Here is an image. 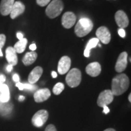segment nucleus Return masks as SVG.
<instances>
[{
  "instance_id": "obj_1",
  "label": "nucleus",
  "mask_w": 131,
  "mask_h": 131,
  "mask_svg": "<svg viewBox=\"0 0 131 131\" xmlns=\"http://www.w3.org/2000/svg\"><path fill=\"white\" fill-rule=\"evenodd\" d=\"M129 86L128 77L124 73L117 75L112 81V93L114 95L118 96L125 92Z\"/></svg>"
},
{
  "instance_id": "obj_2",
  "label": "nucleus",
  "mask_w": 131,
  "mask_h": 131,
  "mask_svg": "<svg viewBox=\"0 0 131 131\" xmlns=\"http://www.w3.org/2000/svg\"><path fill=\"white\" fill-rule=\"evenodd\" d=\"M94 27L91 19L88 18H81L75 25V33L78 37H83L89 34Z\"/></svg>"
},
{
  "instance_id": "obj_3",
  "label": "nucleus",
  "mask_w": 131,
  "mask_h": 131,
  "mask_svg": "<svg viewBox=\"0 0 131 131\" xmlns=\"http://www.w3.org/2000/svg\"><path fill=\"white\" fill-rule=\"evenodd\" d=\"M64 9V4L61 0H52L46 9V14L50 18L53 19L61 14Z\"/></svg>"
},
{
  "instance_id": "obj_4",
  "label": "nucleus",
  "mask_w": 131,
  "mask_h": 131,
  "mask_svg": "<svg viewBox=\"0 0 131 131\" xmlns=\"http://www.w3.org/2000/svg\"><path fill=\"white\" fill-rule=\"evenodd\" d=\"M81 81V71L77 68H73L69 72L66 77V81L70 88H76L79 86Z\"/></svg>"
},
{
  "instance_id": "obj_5",
  "label": "nucleus",
  "mask_w": 131,
  "mask_h": 131,
  "mask_svg": "<svg viewBox=\"0 0 131 131\" xmlns=\"http://www.w3.org/2000/svg\"><path fill=\"white\" fill-rule=\"evenodd\" d=\"M49 114L46 110H40L33 116L32 119V124L35 127H41L47 122Z\"/></svg>"
},
{
  "instance_id": "obj_6",
  "label": "nucleus",
  "mask_w": 131,
  "mask_h": 131,
  "mask_svg": "<svg viewBox=\"0 0 131 131\" xmlns=\"http://www.w3.org/2000/svg\"><path fill=\"white\" fill-rule=\"evenodd\" d=\"M114 100V95L111 90H105L101 92L98 96L97 104L100 107H103L111 104Z\"/></svg>"
},
{
  "instance_id": "obj_7",
  "label": "nucleus",
  "mask_w": 131,
  "mask_h": 131,
  "mask_svg": "<svg viewBox=\"0 0 131 131\" xmlns=\"http://www.w3.org/2000/svg\"><path fill=\"white\" fill-rule=\"evenodd\" d=\"M96 36L99 41L100 40L104 45H107L111 41V33L109 29L104 26H101L96 30Z\"/></svg>"
},
{
  "instance_id": "obj_8",
  "label": "nucleus",
  "mask_w": 131,
  "mask_h": 131,
  "mask_svg": "<svg viewBox=\"0 0 131 131\" xmlns=\"http://www.w3.org/2000/svg\"><path fill=\"white\" fill-rule=\"evenodd\" d=\"M76 20V16L73 12H67L64 13L62 16V25L66 29H70L74 26Z\"/></svg>"
},
{
  "instance_id": "obj_9",
  "label": "nucleus",
  "mask_w": 131,
  "mask_h": 131,
  "mask_svg": "<svg viewBox=\"0 0 131 131\" xmlns=\"http://www.w3.org/2000/svg\"><path fill=\"white\" fill-rule=\"evenodd\" d=\"M115 19L116 23L121 29L127 27L129 25V18L126 13L123 10H118L115 15Z\"/></svg>"
},
{
  "instance_id": "obj_10",
  "label": "nucleus",
  "mask_w": 131,
  "mask_h": 131,
  "mask_svg": "<svg viewBox=\"0 0 131 131\" xmlns=\"http://www.w3.org/2000/svg\"><path fill=\"white\" fill-rule=\"evenodd\" d=\"M127 57L128 55L126 52H123L119 54L115 67V70L117 72H122L126 69L127 65Z\"/></svg>"
},
{
  "instance_id": "obj_11",
  "label": "nucleus",
  "mask_w": 131,
  "mask_h": 131,
  "mask_svg": "<svg viewBox=\"0 0 131 131\" xmlns=\"http://www.w3.org/2000/svg\"><path fill=\"white\" fill-rule=\"evenodd\" d=\"M71 66V60L68 56L61 57L58 64V72L60 74L64 75L69 70Z\"/></svg>"
},
{
  "instance_id": "obj_12",
  "label": "nucleus",
  "mask_w": 131,
  "mask_h": 131,
  "mask_svg": "<svg viewBox=\"0 0 131 131\" xmlns=\"http://www.w3.org/2000/svg\"><path fill=\"white\" fill-rule=\"evenodd\" d=\"M25 6L21 1H16L13 5L11 12L10 13V18L12 19H15L16 17L23 14L25 11Z\"/></svg>"
},
{
  "instance_id": "obj_13",
  "label": "nucleus",
  "mask_w": 131,
  "mask_h": 131,
  "mask_svg": "<svg viewBox=\"0 0 131 131\" xmlns=\"http://www.w3.org/2000/svg\"><path fill=\"white\" fill-rule=\"evenodd\" d=\"M101 71V65L98 62H94L88 64L86 68V72L92 77H96L100 74Z\"/></svg>"
},
{
  "instance_id": "obj_14",
  "label": "nucleus",
  "mask_w": 131,
  "mask_h": 131,
  "mask_svg": "<svg viewBox=\"0 0 131 131\" xmlns=\"http://www.w3.org/2000/svg\"><path fill=\"white\" fill-rule=\"evenodd\" d=\"M50 91L49 89H41L37 91L34 94V97L35 102L41 103L47 100L50 96Z\"/></svg>"
},
{
  "instance_id": "obj_15",
  "label": "nucleus",
  "mask_w": 131,
  "mask_h": 131,
  "mask_svg": "<svg viewBox=\"0 0 131 131\" xmlns=\"http://www.w3.org/2000/svg\"><path fill=\"white\" fill-rule=\"evenodd\" d=\"M6 58L9 64L12 66H16L18 63V57L16 52L13 47H8L6 50Z\"/></svg>"
},
{
  "instance_id": "obj_16",
  "label": "nucleus",
  "mask_w": 131,
  "mask_h": 131,
  "mask_svg": "<svg viewBox=\"0 0 131 131\" xmlns=\"http://www.w3.org/2000/svg\"><path fill=\"white\" fill-rule=\"evenodd\" d=\"M15 0H1L0 3V13L3 16L10 14Z\"/></svg>"
},
{
  "instance_id": "obj_17",
  "label": "nucleus",
  "mask_w": 131,
  "mask_h": 131,
  "mask_svg": "<svg viewBox=\"0 0 131 131\" xmlns=\"http://www.w3.org/2000/svg\"><path fill=\"white\" fill-rule=\"evenodd\" d=\"M43 72V69L41 67L37 66L33 69L29 75L28 81L30 84L37 83L40 79Z\"/></svg>"
},
{
  "instance_id": "obj_18",
  "label": "nucleus",
  "mask_w": 131,
  "mask_h": 131,
  "mask_svg": "<svg viewBox=\"0 0 131 131\" xmlns=\"http://www.w3.org/2000/svg\"><path fill=\"white\" fill-rule=\"evenodd\" d=\"M38 57L37 53L35 52H29L26 53L23 58V63L25 66L31 65L36 61Z\"/></svg>"
},
{
  "instance_id": "obj_19",
  "label": "nucleus",
  "mask_w": 131,
  "mask_h": 131,
  "mask_svg": "<svg viewBox=\"0 0 131 131\" xmlns=\"http://www.w3.org/2000/svg\"><path fill=\"white\" fill-rule=\"evenodd\" d=\"M0 92L1 95H0V101L3 103H6L9 101L10 99V92L9 89L6 84H0Z\"/></svg>"
},
{
  "instance_id": "obj_20",
  "label": "nucleus",
  "mask_w": 131,
  "mask_h": 131,
  "mask_svg": "<svg viewBox=\"0 0 131 131\" xmlns=\"http://www.w3.org/2000/svg\"><path fill=\"white\" fill-rule=\"evenodd\" d=\"M99 42V40L97 38H92L89 41V42L87 44L86 49H85L84 52V55L86 57H89L90 55V52H91V50L92 49L95 47Z\"/></svg>"
},
{
  "instance_id": "obj_21",
  "label": "nucleus",
  "mask_w": 131,
  "mask_h": 131,
  "mask_svg": "<svg viewBox=\"0 0 131 131\" xmlns=\"http://www.w3.org/2000/svg\"><path fill=\"white\" fill-rule=\"evenodd\" d=\"M27 44V40L26 38H23L21 40H19L15 45L14 49L15 52L18 53H21L24 52L26 48V46Z\"/></svg>"
},
{
  "instance_id": "obj_22",
  "label": "nucleus",
  "mask_w": 131,
  "mask_h": 131,
  "mask_svg": "<svg viewBox=\"0 0 131 131\" xmlns=\"http://www.w3.org/2000/svg\"><path fill=\"white\" fill-rule=\"evenodd\" d=\"M64 89V85L62 83H58L55 85L53 88V92L55 95H60Z\"/></svg>"
},
{
  "instance_id": "obj_23",
  "label": "nucleus",
  "mask_w": 131,
  "mask_h": 131,
  "mask_svg": "<svg viewBox=\"0 0 131 131\" xmlns=\"http://www.w3.org/2000/svg\"><path fill=\"white\" fill-rule=\"evenodd\" d=\"M51 0H36L38 5L41 7H45V6L48 5L50 3Z\"/></svg>"
},
{
  "instance_id": "obj_24",
  "label": "nucleus",
  "mask_w": 131,
  "mask_h": 131,
  "mask_svg": "<svg viewBox=\"0 0 131 131\" xmlns=\"http://www.w3.org/2000/svg\"><path fill=\"white\" fill-rule=\"evenodd\" d=\"M6 37L4 34H0V49H2L6 42Z\"/></svg>"
},
{
  "instance_id": "obj_25",
  "label": "nucleus",
  "mask_w": 131,
  "mask_h": 131,
  "mask_svg": "<svg viewBox=\"0 0 131 131\" xmlns=\"http://www.w3.org/2000/svg\"><path fill=\"white\" fill-rule=\"evenodd\" d=\"M23 87H24V89H29V90H33L36 89L37 87L34 86L32 84H23Z\"/></svg>"
},
{
  "instance_id": "obj_26",
  "label": "nucleus",
  "mask_w": 131,
  "mask_h": 131,
  "mask_svg": "<svg viewBox=\"0 0 131 131\" xmlns=\"http://www.w3.org/2000/svg\"><path fill=\"white\" fill-rule=\"evenodd\" d=\"M45 131H57V129L53 124H49L46 128Z\"/></svg>"
},
{
  "instance_id": "obj_27",
  "label": "nucleus",
  "mask_w": 131,
  "mask_h": 131,
  "mask_svg": "<svg viewBox=\"0 0 131 131\" xmlns=\"http://www.w3.org/2000/svg\"><path fill=\"white\" fill-rule=\"evenodd\" d=\"M118 34L122 38H124L126 36V32H125V30H124V29H118Z\"/></svg>"
},
{
  "instance_id": "obj_28",
  "label": "nucleus",
  "mask_w": 131,
  "mask_h": 131,
  "mask_svg": "<svg viewBox=\"0 0 131 131\" xmlns=\"http://www.w3.org/2000/svg\"><path fill=\"white\" fill-rule=\"evenodd\" d=\"M6 77H5L4 75L0 74V84H3L6 81Z\"/></svg>"
},
{
  "instance_id": "obj_29",
  "label": "nucleus",
  "mask_w": 131,
  "mask_h": 131,
  "mask_svg": "<svg viewBox=\"0 0 131 131\" xmlns=\"http://www.w3.org/2000/svg\"><path fill=\"white\" fill-rule=\"evenodd\" d=\"M16 86L18 88V89L20 90V91H22V90H24V87H23V83H19V82H18L16 83Z\"/></svg>"
},
{
  "instance_id": "obj_30",
  "label": "nucleus",
  "mask_w": 131,
  "mask_h": 131,
  "mask_svg": "<svg viewBox=\"0 0 131 131\" xmlns=\"http://www.w3.org/2000/svg\"><path fill=\"white\" fill-rule=\"evenodd\" d=\"M13 80H14L15 82H16V83L19 82V77L18 75L16 74V73H15V74H14V76H13Z\"/></svg>"
},
{
  "instance_id": "obj_31",
  "label": "nucleus",
  "mask_w": 131,
  "mask_h": 131,
  "mask_svg": "<svg viewBox=\"0 0 131 131\" xmlns=\"http://www.w3.org/2000/svg\"><path fill=\"white\" fill-rule=\"evenodd\" d=\"M29 49H30L32 51H35L36 49H37V46H36L35 44H32V45H30Z\"/></svg>"
},
{
  "instance_id": "obj_32",
  "label": "nucleus",
  "mask_w": 131,
  "mask_h": 131,
  "mask_svg": "<svg viewBox=\"0 0 131 131\" xmlns=\"http://www.w3.org/2000/svg\"><path fill=\"white\" fill-rule=\"evenodd\" d=\"M16 37H17L18 39L19 40H21L23 38H24L23 35L21 32L17 33V34H16Z\"/></svg>"
},
{
  "instance_id": "obj_33",
  "label": "nucleus",
  "mask_w": 131,
  "mask_h": 131,
  "mask_svg": "<svg viewBox=\"0 0 131 131\" xmlns=\"http://www.w3.org/2000/svg\"><path fill=\"white\" fill-rule=\"evenodd\" d=\"M103 108H104V109H103V113H104V114H107L109 112H110V110H109V109L107 107V106H104V107H103Z\"/></svg>"
},
{
  "instance_id": "obj_34",
  "label": "nucleus",
  "mask_w": 131,
  "mask_h": 131,
  "mask_svg": "<svg viewBox=\"0 0 131 131\" xmlns=\"http://www.w3.org/2000/svg\"><path fill=\"white\" fill-rule=\"evenodd\" d=\"M6 69H7L8 72H10L12 71V70L13 69V66H12V65L9 64V65L7 66V68H6Z\"/></svg>"
},
{
  "instance_id": "obj_35",
  "label": "nucleus",
  "mask_w": 131,
  "mask_h": 131,
  "mask_svg": "<svg viewBox=\"0 0 131 131\" xmlns=\"http://www.w3.org/2000/svg\"><path fill=\"white\" fill-rule=\"evenodd\" d=\"M52 77L54 78H57V73L56 72H55V71L52 72Z\"/></svg>"
},
{
  "instance_id": "obj_36",
  "label": "nucleus",
  "mask_w": 131,
  "mask_h": 131,
  "mask_svg": "<svg viewBox=\"0 0 131 131\" xmlns=\"http://www.w3.org/2000/svg\"><path fill=\"white\" fill-rule=\"evenodd\" d=\"M24 99H25V97H24V96L21 95V96H19L18 100H19V101H23V100H24Z\"/></svg>"
},
{
  "instance_id": "obj_37",
  "label": "nucleus",
  "mask_w": 131,
  "mask_h": 131,
  "mask_svg": "<svg viewBox=\"0 0 131 131\" xmlns=\"http://www.w3.org/2000/svg\"><path fill=\"white\" fill-rule=\"evenodd\" d=\"M104 131H116L115 129H112V128H109V129H106V130H104Z\"/></svg>"
},
{
  "instance_id": "obj_38",
  "label": "nucleus",
  "mask_w": 131,
  "mask_h": 131,
  "mask_svg": "<svg viewBox=\"0 0 131 131\" xmlns=\"http://www.w3.org/2000/svg\"><path fill=\"white\" fill-rule=\"evenodd\" d=\"M128 100H129V102H131V94H129V95L128 96Z\"/></svg>"
},
{
  "instance_id": "obj_39",
  "label": "nucleus",
  "mask_w": 131,
  "mask_h": 131,
  "mask_svg": "<svg viewBox=\"0 0 131 131\" xmlns=\"http://www.w3.org/2000/svg\"><path fill=\"white\" fill-rule=\"evenodd\" d=\"M3 54L2 52V50H1V49H0V57H3Z\"/></svg>"
}]
</instances>
